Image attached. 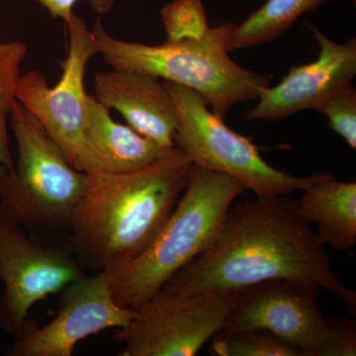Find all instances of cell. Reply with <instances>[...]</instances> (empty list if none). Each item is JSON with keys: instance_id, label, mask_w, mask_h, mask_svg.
I'll use <instances>...</instances> for the list:
<instances>
[{"instance_id": "21", "label": "cell", "mask_w": 356, "mask_h": 356, "mask_svg": "<svg viewBox=\"0 0 356 356\" xmlns=\"http://www.w3.org/2000/svg\"><path fill=\"white\" fill-rule=\"evenodd\" d=\"M1 1V0H0ZM53 18L69 22L77 2L84 1L95 13L103 15L113 10L117 0H37Z\"/></svg>"}, {"instance_id": "10", "label": "cell", "mask_w": 356, "mask_h": 356, "mask_svg": "<svg viewBox=\"0 0 356 356\" xmlns=\"http://www.w3.org/2000/svg\"><path fill=\"white\" fill-rule=\"evenodd\" d=\"M135 309L119 305L112 275L97 271L83 275L63 290L57 316L43 327L28 321L7 348L8 356H70L79 341L110 329H125Z\"/></svg>"}, {"instance_id": "6", "label": "cell", "mask_w": 356, "mask_h": 356, "mask_svg": "<svg viewBox=\"0 0 356 356\" xmlns=\"http://www.w3.org/2000/svg\"><path fill=\"white\" fill-rule=\"evenodd\" d=\"M177 112L175 146L194 165L235 178L257 197L284 196L305 191L331 175H288L269 165L248 138L235 132L208 109L205 99L191 88L165 81Z\"/></svg>"}, {"instance_id": "3", "label": "cell", "mask_w": 356, "mask_h": 356, "mask_svg": "<svg viewBox=\"0 0 356 356\" xmlns=\"http://www.w3.org/2000/svg\"><path fill=\"white\" fill-rule=\"evenodd\" d=\"M234 24L211 27L197 40L165 41L161 44L129 42L111 36L98 18L92 31L98 55L111 69L132 70L191 88L224 119L240 102L257 100L270 77L236 64L227 41Z\"/></svg>"}, {"instance_id": "16", "label": "cell", "mask_w": 356, "mask_h": 356, "mask_svg": "<svg viewBox=\"0 0 356 356\" xmlns=\"http://www.w3.org/2000/svg\"><path fill=\"white\" fill-rule=\"evenodd\" d=\"M329 0H266L229 32L228 51L243 50L268 43L280 37L304 14L318 8Z\"/></svg>"}, {"instance_id": "7", "label": "cell", "mask_w": 356, "mask_h": 356, "mask_svg": "<svg viewBox=\"0 0 356 356\" xmlns=\"http://www.w3.org/2000/svg\"><path fill=\"white\" fill-rule=\"evenodd\" d=\"M318 288L299 281H266L236 291L224 329H261L296 346L304 356H355L353 321L324 318Z\"/></svg>"}, {"instance_id": "2", "label": "cell", "mask_w": 356, "mask_h": 356, "mask_svg": "<svg viewBox=\"0 0 356 356\" xmlns=\"http://www.w3.org/2000/svg\"><path fill=\"white\" fill-rule=\"evenodd\" d=\"M194 165L175 146L151 165L123 173H86L70 216L74 252L97 271L113 273L158 235Z\"/></svg>"}, {"instance_id": "17", "label": "cell", "mask_w": 356, "mask_h": 356, "mask_svg": "<svg viewBox=\"0 0 356 356\" xmlns=\"http://www.w3.org/2000/svg\"><path fill=\"white\" fill-rule=\"evenodd\" d=\"M27 46L21 41L0 43V165L14 172L15 161L8 138V120L16 100L21 65L27 56Z\"/></svg>"}, {"instance_id": "18", "label": "cell", "mask_w": 356, "mask_h": 356, "mask_svg": "<svg viewBox=\"0 0 356 356\" xmlns=\"http://www.w3.org/2000/svg\"><path fill=\"white\" fill-rule=\"evenodd\" d=\"M218 356H304L296 346L261 329H222L212 339Z\"/></svg>"}, {"instance_id": "19", "label": "cell", "mask_w": 356, "mask_h": 356, "mask_svg": "<svg viewBox=\"0 0 356 356\" xmlns=\"http://www.w3.org/2000/svg\"><path fill=\"white\" fill-rule=\"evenodd\" d=\"M161 16L166 41L200 39L211 28L201 0H173L161 9Z\"/></svg>"}, {"instance_id": "13", "label": "cell", "mask_w": 356, "mask_h": 356, "mask_svg": "<svg viewBox=\"0 0 356 356\" xmlns=\"http://www.w3.org/2000/svg\"><path fill=\"white\" fill-rule=\"evenodd\" d=\"M95 97L129 127L159 146H175L177 112L165 81L142 72L112 69L95 76Z\"/></svg>"}, {"instance_id": "4", "label": "cell", "mask_w": 356, "mask_h": 356, "mask_svg": "<svg viewBox=\"0 0 356 356\" xmlns=\"http://www.w3.org/2000/svg\"><path fill=\"white\" fill-rule=\"evenodd\" d=\"M245 191L235 178L194 165L188 184L158 235L112 275L119 305L138 309L207 248L236 199Z\"/></svg>"}, {"instance_id": "12", "label": "cell", "mask_w": 356, "mask_h": 356, "mask_svg": "<svg viewBox=\"0 0 356 356\" xmlns=\"http://www.w3.org/2000/svg\"><path fill=\"white\" fill-rule=\"evenodd\" d=\"M320 48L309 64L292 67L280 83L262 89L257 104L248 110V121H277L304 110L320 108L334 92L350 83L356 74V40L332 41L309 26Z\"/></svg>"}, {"instance_id": "14", "label": "cell", "mask_w": 356, "mask_h": 356, "mask_svg": "<svg viewBox=\"0 0 356 356\" xmlns=\"http://www.w3.org/2000/svg\"><path fill=\"white\" fill-rule=\"evenodd\" d=\"M170 149L159 146L128 125L117 123L95 95L88 97L74 166L84 173H123L151 165Z\"/></svg>"}, {"instance_id": "20", "label": "cell", "mask_w": 356, "mask_h": 356, "mask_svg": "<svg viewBox=\"0 0 356 356\" xmlns=\"http://www.w3.org/2000/svg\"><path fill=\"white\" fill-rule=\"evenodd\" d=\"M329 121V127L351 149H356V90L348 83L321 105L317 110Z\"/></svg>"}, {"instance_id": "5", "label": "cell", "mask_w": 356, "mask_h": 356, "mask_svg": "<svg viewBox=\"0 0 356 356\" xmlns=\"http://www.w3.org/2000/svg\"><path fill=\"white\" fill-rule=\"evenodd\" d=\"M17 144L14 172L0 165V218L21 227L69 226L86 189V175L77 170L62 147L20 102L9 118Z\"/></svg>"}, {"instance_id": "11", "label": "cell", "mask_w": 356, "mask_h": 356, "mask_svg": "<svg viewBox=\"0 0 356 356\" xmlns=\"http://www.w3.org/2000/svg\"><path fill=\"white\" fill-rule=\"evenodd\" d=\"M65 28L69 50L60 81L49 86L41 72L30 70L21 74L16 100L38 119L74 165L88 106L86 67L98 53L92 31L81 16L72 14Z\"/></svg>"}, {"instance_id": "15", "label": "cell", "mask_w": 356, "mask_h": 356, "mask_svg": "<svg viewBox=\"0 0 356 356\" xmlns=\"http://www.w3.org/2000/svg\"><path fill=\"white\" fill-rule=\"evenodd\" d=\"M298 203L306 222L318 225L325 245L348 252L356 245V184L339 181L330 175L303 191Z\"/></svg>"}, {"instance_id": "8", "label": "cell", "mask_w": 356, "mask_h": 356, "mask_svg": "<svg viewBox=\"0 0 356 356\" xmlns=\"http://www.w3.org/2000/svg\"><path fill=\"white\" fill-rule=\"evenodd\" d=\"M236 291L191 294L159 291L135 309L130 324L117 334L121 356H194L224 329Z\"/></svg>"}, {"instance_id": "1", "label": "cell", "mask_w": 356, "mask_h": 356, "mask_svg": "<svg viewBox=\"0 0 356 356\" xmlns=\"http://www.w3.org/2000/svg\"><path fill=\"white\" fill-rule=\"evenodd\" d=\"M277 280L332 293L355 314V292L337 277L325 245L300 214L297 201L257 196L232 206L212 243L159 291H238Z\"/></svg>"}, {"instance_id": "9", "label": "cell", "mask_w": 356, "mask_h": 356, "mask_svg": "<svg viewBox=\"0 0 356 356\" xmlns=\"http://www.w3.org/2000/svg\"><path fill=\"white\" fill-rule=\"evenodd\" d=\"M84 275L72 252L60 247H43L23 227L0 218V324L13 337L24 329L35 304L63 292Z\"/></svg>"}]
</instances>
